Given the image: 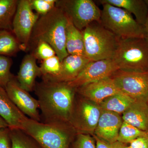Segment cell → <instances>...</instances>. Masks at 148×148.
<instances>
[{
	"instance_id": "e575fe53",
	"label": "cell",
	"mask_w": 148,
	"mask_h": 148,
	"mask_svg": "<svg viewBox=\"0 0 148 148\" xmlns=\"http://www.w3.org/2000/svg\"><path fill=\"white\" fill-rule=\"evenodd\" d=\"M145 31V38L148 42V16L145 26H144Z\"/></svg>"
},
{
	"instance_id": "44dd1931",
	"label": "cell",
	"mask_w": 148,
	"mask_h": 148,
	"mask_svg": "<svg viewBox=\"0 0 148 148\" xmlns=\"http://www.w3.org/2000/svg\"><path fill=\"white\" fill-rule=\"evenodd\" d=\"M135 101L128 95L120 92L106 98L99 106L103 110L120 114L123 113Z\"/></svg>"
},
{
	"instance_id": "e0dca14e",
	"label": "cell",
	"mask_w": 148,
	"mask_h": 148,
	"mask_svg": "<svg viewBox=\"0 0 148 148\" xmlns=\"http://www.w3.org/2000/svg\"><path fill=\"white\" fill-rule=\"evenodd\" d=\"M122 114L123 121L140 130L148 132L147 102L135 100Z\"/></svg>"
},
{
	"instance_id": "2e32d148",
	"label": "cell",
	"mask_w": 148,
	"mask_h": 148,
	"mask_svg": "<svg viewBox=\"0 0 148 148\" xmlns=\"http://www.w3.org/2000/svg\"><path fill=\"white\" fill-rule=\"evenodd\" d=\"M41 76L40 67L37 65L34 56L31 53L25 55L16 76L21 87L29 92L34 91L36 79L38 77Z\"/></svg>"
},
{
	"instance_id": "30bf717a",
	"label": "cell",
	"mask_w": 148,
	"mask_h": 148,
	"mask_svg": "<svg viewBox=\"0 0 148 148\" xmlns=\"http://www.w3.org/2000/svg\"><path fill=\"white\" fill-rule=\"evenodd\" d=\"M120 91L137 101H148V72L118 70L111 77Z\"/></svg>"
},
{
	"instance_id": "ffe728a7",
	"label": "cell",
	"mask_w": 148,
	"mask_h": 148,
	"mask_svg": "<svg viewBox=\"0 0 148 148\" xmlns=\"http://www.w3.org/2000/svg\"><path fill=\"white\" fill-rule=\"evenodd\" d=\"M66 44L69 54L85 56L82 32L77 29L69 19L66 30Z\"/></svg>"
},
{
	"instance_id": "f546056e",
	"label": "cell",
	"mask_w": 148,
	"mask_h": 148,
	"mask_svg": "<svg viewBox=\"0 0 148 148\" xmlns=\"http://www.w3.org/2000/svg\"><path fill=\"white\" fill-rule=\"evenodd\" d=\"M71 148H96L95 139L89 134L77 133Z\"/></svg>"
},
{
	"instance_id": "4dcf8cb0",
	"label": "cell",
	"mask_w": 148,
	"mask_h": 148,
	"mask_svg": "<svg viewBox=\"0 0 148 148\" xmlns=\"http://www.w3.org/2000/svg\"><path fill=\"white\" fill-rule=\"evenodd\" d=\"M95 140L96 148H123L126 144L121 143L119 141L112 143H108L101 140L95 135H93Z\"/></svg>"
},
{
	"instance_id": "d6986e66",
	"label": "cell",
	"mask_w": 148,
	"mask_h": 148,
	"mask_svg": "<svg viewBox=\"0 0 148 148\" xmlns=\"http://www.w3.org/2000/svg\"><path fill=\"white\" fill-rule=\"evenodd\" d=\"M101 4H109L123 9L135 17V20L144 27L148 16V8L144 0H101Z\"/></svg>"
},
{
	"instance_id": "603a6c76",
	"label": "cell",
	"mask_w": 148,
	"mask_h": 148,
	"mask_svg": "<svg viewBox=\"0 0 148 148\" xmlns=\"http://www.w3.org/2000/svg\"><path fill=\"white\" fill-rule=\"evenodd\" d=\"M20 51V45L12 32L0 31V56L10 57Z\"/></svg>"
},
{
	"instance_id": "8fae6325",
	"label": "cell",
	"mask_w": 148,
	"mask_h": 148,
	"mask_svg": "<svg viewBox=\"0 0 148 148\" xmlns=\"http://www.w3.org/2000/svg\"><path fill=\"white\" fill-rule=\"evenodd\" d=\"M5 89L11 100L24 114L31 119L41 122L38 101L21 87L16 77L12 76Z\"/></svg>"
},
{
	"instance_id": "9a60e30c",
	"label": "cell",
	"mask_w": 148,
	"mask_h": 148,
	"mask_svg": "<svg viewBox=\"0 0 148 148\" xmlns=\"http://www.w3.org/2000/svg\"><path fill=\"white\" fill-rule=\"evenodd\" d=\"M0 116L12 130H23L29 117L24 114L9 97L5 88L0 86Z\"/></svg>"
},
{
	"instance_id": "d590c367",
	"label": "cell",
	"mask_w": 148,
	"mask_h": 148,
	"mask_svg": "<svg viewBox=\"0 0 148 148\" xmlns=\"http://www.w3.org/2000/svg\"><path fill=\"white\" fill-rule=\"evenodd\" d=\"M144 1H145V3H146L148 8V0H144Z\"/></svg>"
},
{
	"instance_id": "ac0fdd59",
	"label": "cell",
	"mask_w": 148,
	"mask_h": 148,
	"mask_svg": "<svg viewBox=\"0 0 148 148\" xmlns=\"http://www.w3.org/2000/svg\"><path fill=\"white\" fill-rule=\"evenodd\" d=\"M90 61L85 56L69 54L61 61V74L55 81L71 82L78 76Z\"/></svg>"
},
{
	"instance_id": "4fadbf2b",
	"label": "cell",
	"mask_w": 148,
	"mask_h": 148,
	"mask_svg": "<svg viewBox=\"0 0 148 148\" xmlns=\"http://www.w3.org/2000/svg\"><path fill=\"white\" fill-rule=\"evenodd\" d=\"M76 92L83 98L99 105L106 98L121 92L111 77L78 88Z\"/></svg>"
},
{
	"instance_id": "d6a6232c",
	"label": "cell",
	"mask_w": 148,
	"mask_h": 148,
	"mask_svg": "<svg viewBox=\"0 0 148 148\" xmlns=\"http://www.w3.org/2000/svg\"><path fill=\"white\" fill-rule=\"evenodd\" d=\"M130 146L132 148H148V134L133 140Z\"/></svg>"
},
{
	"instance_id": "f1b7e54d",
	"label": "cell",
	"mask_w": 148,
	"mask_h": 148,
	"mask_svg": "<svg viewBox=\"0 0 148 148\" xmlns=\"http://www.w3.org/2000/svg\"><path fill=\"white\" fill-rule=\"evenodd\" d=\"M33 10L40 15H45L56 6V0H30Z\"/></svg>"
},
{
	"instance_id": "1f68e13d",
	"label": "cell",
	"mask_w": 148,
	"mask_h": 148,
	"mask_svg": "<svg viewBox=\"0 0 148 148\" xmlns=\"http://www.w3.org/2000/svg\"><path fill=\"white\" fill-rule=\"evenodd\" d=\"M10 130L8 127L0 130V148H11Z\"/></svg>"
},
{
	"instance_id": "d4e9b609",
	"label": "cell",
	"mask_w": 148,
	"mask_h": 148,
	"mask_svg": "<svg viewBox=\"0 0 148 148\" xmlns=\"http://www.w3.org/2000/svg\"><path fill=\"white\" fill-rule=\"evenodd\" d=\"M11 148H42L34 138L21 130H10Z\"/></svg>"
},
{
	"instance_id": "52a82bcc",
	"label": "cell",
	"mask_w": 148,
	"mask_h": 148,
	"mask_svg": "<svg viewBox=\"0 0 148 148\" xmlns=\"http://www.w3.org/2000/svg\"><path fill=\"white\" fill-rule=\"evenodd\" d=\"M56 6L80 31L94 21L101 23V10L92 0H59Z\"/></svg>"
},
{
	"instance_id": "9c48e42d",
	"label": "cell",
	"mask_w": 148,
	"mask_h": 148,
	"mask_svg": "<svg viewBox=\"0 0 148 148\" xmlns=\"http://www.w3.org/2000/svg\"><path fill=\"white\" fill-rule=\"evenodd\" d=\"M39 16L33 11L30 0H18L12 22V32L20 45L21 51L28 50L33 29Z\"/></svg>"
},
{
	"instance_id": "5bb4252c",
	"label": "cell",
	"mask_w": 148,
	"mask_h": 148,
	"mask_svg": "<svg viewBox=\"0 0 148 148\" xmlns=\"http://www.w3.org/2000/svg\"><path fill=\"white\" fill-rule=\"evenodd\" d=\"M123 122L119 114L102 110L94 135L108 143L116 142Z\"/></svg>"
},
{
	"instance_id": "7402d4cb",
	"label": "cell",
	"mask_w": 148,
	"mask_h": 148,
	"mask_svg": "<svg viewBox=\"0 0 148 148\" xmlns=\"http://www.w3.org/2000/svg\"><path fill=\"white\" fill-rule=\"evenodd\" d=\"M18 0H0V31L12 32V22Z\"/></svg>"
},
{
	"instance_id": "83f0119b",
	"label": "cell",
	"mask_w": 148,
	"mask_h": 148,
	"mask_svg": "<svg viewBox=\"0 0 148 148\" xmlns=\"http://www.w3.org/2000/svg\"><path fill=\"white\" fill-rule=\"evenodd\" d=\"M12 64L10 57L0 56V86L4 88L13 75L10 72Z\"/></svg>"
},
{
	"instance_id": "8d00e7d4",
	"label": "cell",
	"mask_w": 148,
	"mask_h": 148,
	"mask_svg": "<svg viewBox=\"0 0 148 148\" xmlns=\"http://www.w3.org/2000/svg\"><path fill=\"white\" fill-rule=\"evenodd\" d=\"M123 148H132L131 147H130V146H129V147H127V146H126V145L124 147H123Z\"/></svg>"
},
{
	"instance_id": "ba28073f",
	"label": "cell",
	"mask_w": 148,
	"mask_h": 148,
	"mask_svg": "<svg viewBox=\"0 0 148 148\" xmlns=\"http://www.w3.org/2000/svg\"><path fill=\"white\" fill-rule=\"evenodd\" d=\"M102 111L99 105L80 96L77 101L75 100L69 123L77 134H93Z\"/></svg>"
},
{
	"instance_id": "7a4b0ae2",
	"label": "cell",
	"mask_w": 148,
	"mask_h": 148,
	"mask_svg": "<svg viewBox=\"0 0 148 148\" xmlns=\"http://www.w3.org/2000/svg\"><path fill=\"white\" fill-rule=\"evenodd\" d=\"M69 21L64 11L56 6L48 13L40 16L33 29L28 50L40 41L45 42L52 47L61 62L69 55L66 44Z\"/></svg>"
},
{
	"instance_id": "7c38bea8",
	"label": "cell",
	"mask_w": 148,
	"mask_h": 148,
	"mask_svg": "<svg viewBox=\"0 0 148 148\" xmlns=\"http://www.w3.org/2000/svg\"><path fill=\"white\" fill-rule=\"evenodd\" d=\"M118 70L112 59L91 61L75 79L68 83L70 86L77 88L90 83L111 77Z\"/></svg>"
},
{
	"instance_id": "cb8c5ba5",
	"label": "cell",
	"mask_w": 148,
	"mask_h": 148,
	"mask_svg": "<svg viewBox=\"0 0 148 148\" xmlns=\"http://www.w3.org/2000/svg\"><path fill=\"white\" fill-rule=\"evenodd\" d=\"M61 62L56 55L42 61L40 66L42 80L56 81L61 71Z\"/></svg>"
},
{
	"instance_id": "74e56055",
	"label": "cell",
	"mask_w": 148,
	"mask_h": 148,
	"mask_svg": "<svg viewBox=\"0 0 148 148\" xmlns=\"http://www.w3.org/2000/svg\"><path fill=\"white\" fill-rule=\"evenodd\" d=\"M147 103H148V101Z\"/></svg>"
},
{
	"instance_id": "836d02e7",
	"label": "cell",
	"mask_w": 148,
	"mask_h": 148,
	"mask_svg": "<svg viewBox=\"0 0 148 148\" xmlns=\"http://www.w3.org/2000/svg\"><path fill=\"white\" fill-rule=\"evenodd\" d=\"M8 127V125L3 119L0 116V130Z\"/></svg>"
},
{
	"instance_id": "8992f818",
	"label": "cell",
	"mask_w": 148,
	"mask_h": 148,
	"mask_svg": "<svg viewBox=\"0 0 148 148\" xmlns=\"http://www.w3.org/2000/svg\"><path fill=\"white\" fill-rule=\"evenodd\" d=\"M102 5L101 23L105 28L119 38H145L144 27L132 14L123 9L109 4Z\"/></svg>"
},
{
	"instance_id": "5b68a950",
	"label": "cell",
	"mask_w": 148,
	"mask_h": 148,
	"mask_svg": "<svg viewBox=\"0 0 148 148\" xmlns=\"http://www.w3.org/2000/svg\"><path fill=\"white\" fill-rule=\"evenodd\" d=\"M112 59L119 70L148 72V42L145 38H119Z\"/></svg>"
},
{
	"instance_id": "6da1fadb",
	"label": "cell",
	"mask_w": 148,
	"mask_h": 148,
	"mask_svg": "<svg viewBox=\"0 0 148 148\" xmlns=\"http://www.w3.org/2000/svg\"><path fill=\"white\" fill-rule=\"evenodd\" d=\"M41 111L42 122L69 123L76 88L68 83L42 80L34 90Z\"/></svg>"
},
{
	"instance_id": "3957f363",
	"label": "cell",
	"mask_w": 148,
	"mask_h": 148,
	"mask_svg": "<svg viewBox=\"0 0 148 148\" xmlns=\"http://www.w3.org/2000/svg\"><path fill=\"white\" fill-rule=\"evenodd\" d=\"M22 130L42 148H69L76 132L70 123H45L29 118Z\"/></svg>"
},
{
	"instance_id": "4316f807",
	"label": "cell",
	"mask_w": 148,
	"mask_h": 148,
	"mask_svg": "<svg viewBox=\"0 0 148 148\" xmlns=\"http://www.w3.org/2000/svg\"><path fill=\"white\" fill-rule=\"evenodd\" d=\"M33 49L34 50L31 53L36 59L42 61L56 55L52 47L49 44L43 41L38 42Z\"/></svg>"
},
{
	"instance_id": "484cf974",
	"label": "cell",
	"mask_w": 148,
	"mask_h": 148,
	"mask_svg": "<svg viewBox=\"0 0 148 148\" xmlns=\"http://www.w3.org/2000/svg\"><path fill=\"white\" fill-rule=\"evenodd\" d=\"M148 134V132L140 130L126 122L123 121L120 129L117 141L125 144H130L139 137Z\"/></svg>"
},
{
	"instance_id": "277c9868",
	"label": "cell",
	"mask_w": 148,
	"mask_h": 148,
	"mask_svg": "<svg viewBox=\"0 0 148 148\" xmlns=\"http://www.w3.org/2000/svg\"><path fill=\"white\" fill-rule=\"evenodd\" d=\"M82 32L86 58L90 61L112 59L119 38L97 21L89 24Z\"/></svg>"
}]
</instances>
